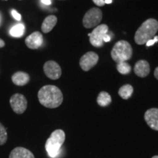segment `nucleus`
Masks as SVG:
<instances>
[{
  "instance_id": "20",
  "label": "nucleus",
  "mask_w": 158,
  "mask_h": 158,
  "mask_svg": "<svg viewBox=\"0 0 158 158\" xmlns=\"http://www.w3.org/2000/svg\"><path fill=\"white\" fill-rule=\"evenodd\" d=\"M7 140V133L5 127L0 122V146L3 145L6 143Z\"/></svg>"
},
{
  "instance_id": "6",
  "label": "nucleus",
  "mask_w": 158,
  "mask_h": 158,
  "mask_svg": "<svg viewBox=\"0 0 158 158\" xmlns=\"http://www.w3.org/2000/svg\"><path fill=\"white\" fill-rule=\"evenodd\" d=\"M108 27L106 24L99 25L95 27L92 33L89 34V41L94 47H101L103 45V37L108 33Z\"/></svg>"
},
{
  "instance_id": "5",
  "label": "nucleus",
  "mask_w": 158,
  "mask_h": 158,
  "mask_svg": "<svg viewBox=\"0 0 158 158\" xmlns=\"http://www.w3.org/2000/svg\"><path fill=\"white\" fill-rule=\"evenodd\" d=\"M102 19L101 10L93 7L86 12L83 19V25L86 29L95 27L100 23Z\"/></svg>"
},
{
  "instance_id": "4",
  "label": "nucleus",
  "mask_w": 158,
  "mask_h": 158,
  "mask_svg": "<svg viewBox=\"0 0 158 158\" xmlns=\"http://www.w3.org/2000/svg\"><path fill=\"white\" fill-rule=\"evenodd\" d=\"M110 55H111V58L116 62H126L132 57L133 48L127 41L120 40L114 45Z\"/></svg>"
},
{
  "instance_id": "22",
  "label": "nucleus",
  "mask_w": 158,
  "mask_h": 158,
  "mask_svg": "<svg viewBox=\"0 0 158 158\" xmlns=\"http://www.w3.org/2000/svg\"><path fill=\"white\" fill-rule=\"evenodd\" d=\"M157 41H158V36H155L153 39L150 40L148 41V42L146 43V44H147V47L152 46V45H153L155 43H157Z\"/></svg>"
},
{
  "instance_id": "27",
  "label": "nucleus",
  "mask_w": 158,
  "mask_h": 158,
  "mask_svg": "<svg viewBox=\"0 0 158 158\" xmlns=\"http://www.w3.org/2000/svg\"><path fill=\"white\" fill-rule=\"evenodd\" d=\"M154 75H155V78L158 80V67H157V68H156L155 70V73H154Z\"/></svg>"
},
{
  "instance_id": "3",
  "label": "nucleus",
  "mask_w": 158,
  "mask_h": 158,
  "mask_svg": "<svg viewBox=\"0 0 158 158\" xmlns=\"http://www.w3.org/2000/svg\"><path fill=\"white\" fill-rule=\"evenodd\" d=\"M65 140V133L62 130H56L51 133L45 143V149L51 158L59 155L61 147Z\"/></svg>"
},
{
  "instance_id": "11",
  "label": "nucleus",
  "mask_w": 158,
  "mask_h": 158,
  "mask_svg": "<svg viewBox=\"0 0 158 158\" xmlns=\"http://www.w3.org/2000/svg\"><path fill=\"white\" fill-rule=\"evenodd\" d=\"M43 35L39 31H35L31 34L25 40V43L27 46L30 49H37L43 45Z\"/></svg>"
},
{
  "instance_id": "18",
  "label": "nucleus",
  "mask_w": 158,
  "mask_h": 158,
  "mask_svg": "<svg viewBox=\"0 0 158 158\" xmlns=\"http://www.w3.org/2000/svg\"><path fill=\"white\" fill-rule=\"evenodd\" d=\"M25 27L23 23H18L15 25L10 31V34L11 36L14 37H21L24 34Z\"/></svg>"
},
{
  "instance_id": "24",
  "label": "nucleus",
  "mask_w": 158,
  "mask_h": 158,
  "mask_svg": "<svg viewBox=\"0 0 158 158\" xmlns=\"http://www.w3.org/2000/svg\"><path fill=\"white\" fill-rule=\"evenodd\" d=\"M110 40V35H108V34H106L104 36V37H103V41H104V42H109Z\"/></svg>"
},
{
  "instance_id": "28",
  "label": "nucleus",
  "mask_w": 158,
  "mask_h": 158,
  "mask_svg": "<svg viewBox=\"0 0 158 158\" xmlns=\"http://www.w3.org/2000/svg\"><path fill=\"white\" fill-rule=\"evenodd\" d=\"M105 4H110L112 2V0H104Z\"/></svg>"
},
{
  "instance_id": "10",
  "label": "nucleus",
  "mask_w": 158,
  "mask_h": 158,
  "mask_svg": "<svg viewBox=\"0 0 158 158\" xmlns=\"http://www.w3.org/2000/svg\"><path fill=\"white\" fill-rule=\"evenodd\" d=\"M144 119L150 128L158 131V108H150L144 114Z\"/></svg>"
},
{
  "instance_id": "29",
  "label": "nucleus",
  "mask_w": 158,
  "mask_h": 158,
  "mask_svg": "<svg viewBox=\"0 0 158 158\" xmlns=\"http://www.w3.org/2000/svg\"><path fill=\"white\" fill-rule=\"evenodd\" d=\"M152 158H158V156L157 155H155V156H153Z\"/></svg>"
},
{
  "instance_id": "19",
  "label": "nucleus",
  "mask_w": 158,
  "mask_h": 158,
  "mask_svg": "<svg viewBox=\"0 0 158 158\" xmlns=\"http://www.w3.org/2000/svg\"><path fill=\"white\" fill-rule=\"evenodd\" d=\"M116 69H117L118 72L122 75L129 74L130 71H131V67L126 62L117 63V64H116Z\"/></svg>"
},
{
  "instance_id": "16",
  "label": "nucleus",
  "mask_w": 158,
  "mask_h": 158,
  "mask_svg": "<svg viewBox=\"0 0 158 158\" xmlns=\"http://www.w3.org/2000/svg\"><path fill=\"white\" fill-rule=\"evenodd\" d=\"M97 102L98 105L102 107H106L111 102V97L108 92H101L98 94L97 98Z\"/></svg>"
},
{
  "instance_id": "30",
  "label": "nucleus",
  "mask_w": 158,
  "mask_h": 158,
  "mask_svg": "<svg viewBox=\"0 0 158 158\" xmlns=\"http://www.w3.org/2000/svg\"><path fill=\"white\" fill-rule=\"evenodd\" d=\"M5 1H7V0H5Z\"/></svg>"
},
{
  "instance_id": "8",
  "label": "nucleus",
  "mask_w": 158,
  "mask_h": 158,
  "mask_svg": "<svg viewBox=\"0 0 158 158\" xmlns=\"http://www.w3.org/2000/svg\"><path fill=\"white\" fill-rule=\"evenodd\" d=\"M43 70L48 78L52 80H56L62 76V69L54 61H48L43 66Z\"/></svg>"
},
{
  "instance_id": "21",
  "label": "nucleus",
  "mask_w": 158,
  "mask_h": 158,
  "mask_svg": "<svg viewBox=\"0 0 158 158\" xmlns=\"http://www.w3.org/2000/svg\"><path fill=\"white\" fill-rule=\"evenodd\" d=\"M11 14H12V15H13V17L14 18L15 20H17L18 21H21V14L18 13L16 10H12Z\"/></svg>"
},
{
  "instance_id": "15",
  "label": "nucleus",
  "mask_w": 158,
  "mask_h": 158,
  "mask_svg": "<svg viewBox=\"0 0 158 158\" xmlns=\"http://www.w3.org/2000/svg\"><path fill=\"white\" fill-rule=\"evenodd\" d=\"M57 23V18L55 15H48L42 23V29L43 32L48 33L54 29V27L56 26Z\"/></svg>"
},
{
  "instance_id": "17",
  "label": "nucleus",
  "mask_w": 158,
  "mask_h": 158,
  "mask_svg": "<svg viewBox=\"0 0 158 158\" xmlns=\"http://www.w3.org/2000/svg\"><path fill=\"white\" fill-rule=\"evenodd\" d=\"M133 92V88L131 85L126 84L122 86L118 90V95L124 100H127L132 96Z\"/></svg>"
},
{
  "instance_id": "7",
  "label": "nucleus",
  "mask_w": 158,
  "mask_h": 158,
  "mask_svg": "<svg viewBox=\"0 0 158 158\" xmlns=\"http://www.w3.org/2000/svg\"><path fill=\"white\" fill-rule=\"evenodd\" d=\"M10 103L13 111L17 114L24 113L27 108V100L23 94H15L10 99Z\"/></svg>"
},
{
  "instance_id": "25",
  "label": "nucleus",
  "mask_w": 158,
  "mask_h": 158,
  "mask_svg": "<svg viewBox=\"0 0 158 158\" xmlns=\"http://www.w3.org/2000/svg\"><path fill=\"white\" fill-rule=\"evenodd\" d=\"M41 2L45 5H50L51 4V0H41Z\"/></svg>"
},
{
  "instance_id": "13",
  "label": "nucleus",
  "mask_w": 158,
  "mask_h": 158,
  "mask_svg": "<svg viewBox=\"0 0 158 158\" xmlns=\"http://www.w3.org/2000/svg\"><path fill=\"white\" fill-rule=\"evenodd\" d=\"M9 158H35L33 153L23 147H16L11 151Z\"/></svg>"
},
{
  "instance_id": "1",
  "label": "nucleus",
  "mask_w": 158,
  "mask_h": 158,
  "mask_svg": "<svg viewBox=\"0 0 158 158\" xmlns=\"http://www.w3.org/2000/svg\"><path fill=\"white\" fill-rule=\"evenodd\" d=\"M38 100L41 105L48 108L59 107L63 101V94L61 90L54 85L43 86L38 92Z\"/></svg>"
},
{
  "instance_id": "26",
  "label": "nucleus",
  "mask_w": 158,
  "mask_h": 158,
  "mask_svg": "<svg viewBox=\"0 0 158 158\" xmlns=\"http://www.w3.org/2000/svg\"><path fill=\"white\" fill-rule=\"evenodd\" d=\"M5 41H4L3 40L0 39V48H3V47L5 46Z\"/></svg>"
},
{
  "instance_id": "23",
  "label": "nucleus",
  "mask_w": 158,
  "mask_h": 158,
  "mask_svg": "<svg viewBox=\"0 0 158 158\" xmlns=\"http://www.w3.org/2000/svg\"><path fill=\"white\" fill-rule=\"evenodd\" d=\"M93 2L96 5L99 6V7H102L105 5V2L104 0H92Z\"/></svg>"
},
{
  "instance_id": "14",
  "label": "nucleus",
  "mask_w": 158,
  "mask_h": 158,
  "mask_svg": "<svg viewBox=\"0 0 158 158\" xmlns=\"http://www.w3.org/2000/svg\"><path fill=\"white\" fill-rule=\"evenodd\" d=\"M11 79L13 84L17 85V86H21L28 84L29 80H30V77L27 73L19 71V72H16L13 75Z\"/></svg>"
},
{
  "instance_id": "9",
  "label": "nucleus",
  "mask_w": 158,
  "mask_h": 158,
  "mask_svg": "<svg viewBox=\"0 0 158 158\" xmlns=\"http://www.w3.org/2000/svg\"><path fill=\"white\" fill-rule=\"evenodd\" d=\"M98 55L92 51H89L81 56L80 59V66L83 70L89 71L95 66L98 62Z\"/></svg>"
},
{
  "instance_id": "12",
  "label": "nucleus",
  "mask_w": 158,
  "mask_h": 158,
  "mask_svg": "<svg viewBox=\"0 0 158 158\" xmlns=\"http://www.w3.org/2000/svg\"><path fill=\"white\" fill-rule=\"evenodd\" d=\"M134 72L138 77H141V78L147 77L150 73L149 62L146 60L138 61L134 67Z\"/></svg>"
},
{
  "instance_id": "2",
  "label": "nucleus",
  "mask_w": 158,
  "mask_h": 158,
  "mask_svg": "<svg viewBox=\"0 0 158 158\" xmlns=\"http://www.w3.org/2000/svg\"><path fill=\"white\" fill-rule=\"evenodd\" d=\"M158 31V21L154 19H147L138 29L135 34V42L138 45L146 44L155 37Z\"/></svg>"
}]
</instances>
